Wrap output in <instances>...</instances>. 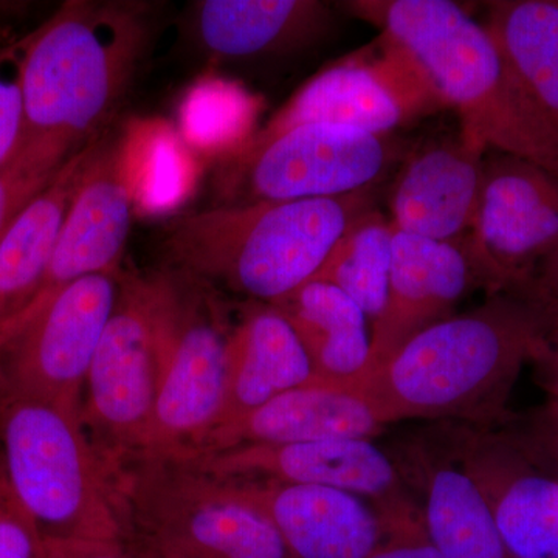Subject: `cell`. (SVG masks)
<instances>
[{
    "instance_id": "10",
    "label": "cell",
    "mask_w": 558,
    "mask_h": 558,
    "mask_svg": "<svg viewBox=\"0 0 558 558\" xmlns=\"http://www.w3.org/2000/svg\"><path fill=\"white\" fill-rule=\"evenodd\" d=\"M446 108L449 102L424 65L381 33L373 49L307 81L255 135L270 137L307 123L341 124L387 135Z\"/></svg>"
},
{
    "instance_id": "4",
    "label": "cell",
    "mask_w": 558,
    "mask_h": 558,
    "mask_svg": "<svg viewBox=\"0 0 558 558\" xmlns=\"http://www.w3.org/2000/svg\"><path fill=\"white\" fill-rule=\"evenodd\" d=\"M368 209V190L218 205L174 220L163 245L172 269L270 304L311 281L349 223Z\"/></svg>"
},
{
    "instance_id": "21",
    "label": "cell",
    "mask_w": 558,
    "mask_h": 558,
    "mask_svg": "<svg viewBox=\"0 0 558 558\" xmlns=\"http://www.w3.org/2000/svg\"><path fill=\"white\" fill-rule=\"evenodd\" d=\"M314 381L310 355L288 319L271 304L248 311L231 328L226 396L215 432Z\"/></svg>"
},
{
    "instance_id": "8",
    "label": "cell",
    "mask_w": 558,
    "mask_h": 558,
    "mask_svg": "<svg viewBox=\"0 0 558 558\" xmlns=\"http://www.w3.org/2000/svg\"><path fill=\"white\" fill-rule=\"evenodd\" d=\"M123 275L81 278L0 328V399H38L81 414L90 363Z\"/></svg>"
},
{
    "instance_id": "9",
    "label": "cell",
    "mask_w": 558,
    "mask_h": 558,
    "mask_svg": "<svg viewBox=\"0 0 558 558\" xmlns=\"http://www.w3.org/2000/svg\"><path fill=\"white\" fill-rule=\"evenodd\" d=\"M391 148L387 135L307 123L270 137H250L220 167L222 204L332 199L368 190Z\"/></svg>"
},
{
    "instance_id": "36",
    "label": "cell",
    "mask_w": 558,
    "mask_h": 558,
    "mask_svg": "<svg viewBox=\"0 0 558 558\" xmlns=\"http://www.w3.org/2000/svg\"><path fill=\"white\" fill-rule=\"evenodd\" d=\"M11 43L13 40H10V32L7 28H0V50L5 49Z\"/></svg>"
},
{
    "instance_id": "19",
    "label": "cell",
    "mask_w": 558,
    "mask_h": 558,
    "mask_svg": "<svg viewBox=\"0 0 558 558\" xmlns=\"http://www.w3.org/2000/svg\"><path fill=\"white\" fill-rule=\"evenodd\" d=\"M395 458L403 480L424 494L422 519L444 558H513L486 497L453 450L418 440Z\"/></svg>"
},
{
    "instance_id": "33",
    "label": "cell",
    "mask_w": 558,
    "mask_h": 558,
    "mask_svg": "<svg viewBox=\"0 0 558 558\" xmlns=\"http://www.w3.org/2000/svg\"><path fill=\"white\" fill-rule=\"evenodd\" d=\"M47 558H135L124 542H44Z\"/></svg>"
},
{
    "instance_id": "20",
    "label": "cell",
    "mask_w": 558,
    "mask_h": 558,
    "mask_svg": "<svg viewBox=\"0 0 558 558\" xmlns=\"http://www.w3.org/2000/svg\"><path fill=\"white\" fill-rule=\"evenodd\" d=\"M486 154L461 138L422 150L400 172L391 196L396 231L451 242L473 227Z\"/></svg>"
},
{
    "instance_id": "31",
    "label": "cell",
    "mask_w": 558,
    "mask_h": 558,
    "mask_svg": "<svg viewBox=\"0 0 558 558\" xmlns=\"http://www.w3.org/2000/svg\"><path fill=\"white\" fill-rule=\"evenodd\" d=\"M58 175V174H57ZM54 179V178H53ZM53 179L38 178L11 163L0 170V240L22 209L49 186Z\"/></svg>"
},
{
    "instance_id": "23",
    "label": "cell",
    "mask_w": 558,
    "mask_h": 558,
    "mask_svg": "<svg viewBox=\"0 0 558 558\" xmlns=\"http://www.w3.org/2000/svg\"><path fill=\"white\" fill-rule=\"evenodd\" d=\"M330 22L329 7L315 0H205L193 14L204 49L233 60L311 44Z\"/></svg>"
},
{
    "instance_id": "13",
    "label": "cell",
    "mask_w": 558,
    "mask_h": 558,
    "mask_svg": "<svg viewBox=\"0 0 558 558\" xmlns=\"http://www.w3.org/2000/svg\"><path fill=\"white\" fill-rule=\"evenodd\" d=\"M137 156L128 132H106L92 156L32 304L92 275L120 274L137 193ZM27 306V307H28Z\"/></svg>"
},
{
    "instance_id": "24",
    "label": "cell",
    "mask_w": 558,
    "mask_h": 558,
    "mask_svg": "<svg viewBox=\"0 0 558 558\" xmlns=\"http://www.w3.org/2000/svg\"><path fill=\"white\" fill-rule=\"evenodd\" d=\"M270 304L288 319L306 349L315 381L348 384L368 368V317L340 289L307 281Z\"/></svg>"
},
{
    "instance_id": "28",
    "label": "cell",
    "mask_w": 558,
    "mask_h": 558,
    "mask_svg": "<svg viewBox=\"0 0 558 558\" xmlns=\"http://www.w3.org/2000/svg\"><path fill=\"white\" fill-rule=\"evenodd\" d=\"M24 44V39L13 40L0 50V170L17 159L25 140Z\"/></svg>"
},
{
    "instance_id": "34",
    "label": "cell",
    "mask_w": 558,
    "mask_h": 558,
    "mask_svg": "<svg viewBox=\"0 0 558 558\" xmlns=\"http://www.w3.org/2000/svg\"><path fill=\"white\" fill-rule=\"evenodd\" d=\"M537 381L549 402L558 403V325L549 329L545 352L534 363Z\"/></svg>"
},
{
    "instance_id": "14",
    "label": "cell",
    "mask_w": 558,
    "mask_h": 558,
    "mask_svg": "<svg viewBox=\"0 0 558 558\" xmlns=\"http://www.w3.org/2000/svg\"><path fill=\"white\" fill-rule=\"evenodd\" d=\"M450 449L478 484L513 558H558V476L505 425H464Z\"/></svg>"
},
{
    "instance_id": "22",
    "label": "cell",
    "mask_w": 558,
    "mask_h": 558,
    "mask_svg": "<svg viewBox=\"0 0 558 558\" xmlns=\"http://www.w3.org/2000/svg\"><path fill=\"white\" fill-rule=\"evenodd\" d=\"M97 143L69 160L0 240V328L35 299Z\"/></svg>"
},
{
    "instance_id": "2",
    "label": "cell",
    "mask_w": 558,
    "mask_h": 558,
    "mask_svg": "<svg viewBox=\"0 0 558 558\" xmlns=\"http://www.w3.org/2000/svg\"><path fill=\"white\" fill-rule=\"evenodd\" d=\"M549 322L513 292L422 330L384 365L348 381L385 425L407 418H458L497 427L521 371L548 344Z\"/></svg>"
},
{
    "instance_id": "12",
    "label": "cell",
    "mask_w": 558,
    "mask_h": 558,
    "mask_svg": "<svg viewBox=\"0 0 558 558\" xmlns=\"http://www.w3.org/2000/svg\"><path fill=\"white\" fill-rule=\"evenodd\" d=\"M469 258L495 292H519L558 240V178L488 150Z\"/></svg>"
},
{
    "instance_id": "6",
    "label": "cell",
    "mask_w": 558,
    "mask_h": 558,
    "mask_svg": "<svg viewBox=\"0 0 558 558\" xmlns=\"http://www.w3.org/2000/svg\"><path fill=\"white\" fill-rule=\"evenodd\" d=\"M121 490L131 545L167 558H292L236 481L191 459H126Z\"/></svg>"
},
{
    "instance_id": "15",
    "label": "cell",
    "mask_w": 558,
    "mask_h": 558,
    "mask_svg": "<svg viewBox=\"0 0 558 558\" xmlns=\"http://www.w3.org/2000/svg\"><path fill=\"white\" fill-rule=\"evenodd\" d=\"M191 461L219 478L340 488L373 506L409 495L398 462L373 439L241 446Z\"/></svg>"
},
{
    "instance_id": "11",
    "label": "cell",
    "mask_w": 558,
    "mask_h": 558,
    "mask_svg": "<svg viewBox=\"0 0 558 558\" xmlns=\"http://www.w3.org/2000/svg\"><path fill=\"white\" fill-rule=\"evenodd\" d=\"M161 344L149 277L123 275L84 385V425L110 457L143 450L159 391Z\"/></svg>"
},
{
    "instance_id": "17",
    "label": "cell",
    "mask_w": 558,
    "mask_h": 558,
    "mask_svg": "<svg viewBox=\"0 0 558 558\" xmlns=\"http://www.w3.org/2000/svg\"><path fill=\"white\" fill-rule=\"evenodd\" d=\"M236 483L271 521L292 558H366L384 537L379 512L359 495L277 481Z\"/></svg>"
},
{
    "instance_id": "7",
    "label": "cell",
    "mask_w": 558,
    "mask_h": 558,
    "mask_svg": "<svg viewBox=\"0 0 558 558\" xmlns=\"http://www.w3.org/2000/svg\"><path fill=\"white\" fill-rule=\"evenodd\" d=\"M161 344L156 405L138 457L194 459L218 427L231 328L218 290L185 271L149 275ZM137 457V458H138Z\"/></svg>"
},
{
    "instance_id": "26",
    "label": "cell",
    "mask_w": 558,
    "mask_h": 558,
    "mask_svg": "<svg viewBox=\"0 0 558 558\" xmlns=\"http://www.w3.org/2000/svg\"><path fill=\"white\" fill-rule=\"evenodd\" d=\"M395 227L380 213H362L349 223L311 281L328 282L376 322L387 303Z\"/></svg>"
},
{
    "instance_id": "1",
    "label": "cell",
    "mask_w": 558,
    "mask_h": 558,
    "mask_svg": "<svg viewBox=\"0 0 558 558\" xmlns=\"http://www.w3.org/2000/svg\"><path fill=\"white\" fill-rule=\"evenodd\" d=\"M21 170L53 179L108 132L153 43L148 9L69 0L24 38Z\"/></svg>"
},
{
    "instance_id": "27",
    "label": "cell",
    "mask_w": 558,
    "mask_h": 558,
    "mask_svg": "<svg viewBox=\"0 0 558 558\" xmlns=\"http://www.w3.org/2000/svg\"><path fill=\"white\" fill-rule=\"evenodd\" d=\"M374 508L384 524V537L366 558H444L410 495Z\"/></svg>"
},
{
    "instance_id": "3",
    "label": "cell",
    "mask_w": 558,
    "mask_h": 558,
    "mask_svg": "<svg viewBox=\"0 0 558 558\" xmlns=\"http://www.w3.org/2000/svg\"><path fill=\"white\" fill-rule=\"evenodd\" d=\"M344 7L424 65L449 108L458 110L465 145L520 157L558 178V135L486 25L450 0H354Z\"/></svg>"
},
{
    "instance_id": "25",
    "label": "cell",
    "mask_w": 558,
    "mask_h": 558,
    "mask_svg": "<svg viewBox=\"0 0 558 558\" xmlns=\"http://www.w3.org/2000/svg\"><path fill=\"white\" fill-rule=\"evenodd\" d=\"M484 25L558 135V0L488 2Z\"/></svg>"
},
{
    "instance_id": "35",
    "label": "cell",
    "mask_w": 558,
    "mask_h": 558,
    "mask_svg": "<svg viewBox=\"0 0 558 558\" xmlns=\"http://www.w3.org/2000/svg\"><path fill=\"white\" fill-rule=\"evenodd\" d=\"M126 546L135 558H167L160 556V554L153 553V550L142 548V546L131 545V543H126Z\"/></svg>"
},
{
    "instance_id": "5",
    "label": "cell",
    "mask_w": 558,
    "mask_h": 558,
    "mask_svg": "<svg viewBox=\"0 0 558 558\" xmlns=\"http://www.w3.org/2000/svg\"><path fill=\"white\" fill-rule=\"evenodd\" d=\"M0 480L44 542H123V462L98 446L80 413L0 399Z\"/></svg>"
},
{
    "instance_id": "30",
    "label": "cell",
    "mask_w": 558,
    "mask_h": 558,
    "mask_svg": "<svg viewBox=\"0 0 558 558\" xmlns=\"http://www.w3.org/2000/svg\"><path fill=\"white\" fill-rule=\"evenodd\" d=\"M0 558H47L44 539L0 480Z\"/></svg>"
},
{
    "instance_id": "32",
    "label": "cell",
    "mask_w": 558,
    "mask_h": 558,
    "mask_svg": "<svg viewBox=\"0 0 558 558\" xmlns=\"http://www.w3.org/2000/svg\"><path fill=\"white\" fill-rule=\"evenodd\" d=\"M513 293L537 306L548 319L549 329L558 325V240L539 260L526 284Z\"/></svg>"
},
{
    "instance_id": "16",
    "label": "cell",
    "mask_w": 558,
    "mask_h": 558,
    "mask_svg": "<svg viewBox=\"0 0 558 558\" xmlns=\"http://www.w3.org/2000/svg\"><path fill=\"white\" fill-rule=\"evenodd\" d=\"M470 279L472 260L453 242L429 241L396 231L387 303L373 323L365 373L384 365L422 330L451 317Z\"/></svg>"
},
{
    "instance_id": "18",
    "label": "cell",
    "mask_w": 558,
    "mask_h": 558,
    "mask_svg": "<svg viewBox=\"0 0 558 558\" xmlns=\"http://www.w3.org/2000/svg\"><path fill=\"white\" fill-rule=\"evenodd\" d=\"M385 427L373 405L354 388L314 381L284 392L240 421L216 429L197 458L241 446L373 439Z\"/></svg>"
},
{
    "instance_id": "29",
    "label": "cell",
    "mask_w": 558,
    "mask_h": 558,
    "mask_svg": "<svg viewBox=\"0 0 558 558\" xmlns=\"http://www.w3.org/2000/svg\"><path fill=\"white\" fill-rule=\"evenodd\" d=\"M502 425L529 457L558 476V403L548 400L523 416H510Z\"/></svg>"
}]
</instances>
